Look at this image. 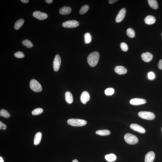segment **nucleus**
<instances>
[{
	"label": "nucleus",
	"instance_id": "nucleus-18",
	"mask_svg": "<svg viewBox=\"0 0 162 162\" xmlns=\"http://www.w3.org/2000/svg\"><path fill=\"white\" fill-rule=\"evenodd\" d=\"M42 136L41 133L40 132H38L35 134L34 140V144L35 145H37L40 143L41 140Z\"/></svg>",
	"mask_w": 162,
	"mask_h": 162
},
{
	"label": "nucleus",
	"instance_id": "nucleus-12",
	"mask_svg": "<svg viewBox=\"0 0 162 162\" xmlns=\"http://www.w3.org/2000/svg\"><path fill=\"white\" fill-rule=\"evenodd\" d=\"M146 103L145 99L140 98L133 99L130 101V103L133 105H139L145 104Z\"/></svg>",
	"mask_w": 162,
	"mask_h": 162
},
{
	"label": "nucleus",
	"instance_id": "nucleus-17",
	"mask_svg": "<svg viewBox=\"0 0 162 162\" xmlns=\"http://www.w3.org/2000/svg\"><path fill=\"white\" fill-rule=\"evenodd\" d=\"M156 21V19L152 15L147 16L144 19L145 23L148 25H152Z\"/></svg>",
	"mask_w": 162,
	"mask_h": 162
},
{
	"label": "nucleus",
	"instance_id": "nucleus-32",
	"mask_svg": "<svg viewBox=\"0 0 162 162\" xmlns=\"http://www.w3.org/2000/svg\"><path fill=\"white\" fill-rule=\"evenodd\" d=\"M121 47L122 50L126 52L128 50V46L126 43L122 42L121 44Z\"/></svg>",
	"mask_w": 162,
	"mask_h": 162
},
{
	"label": "nucleus",
	"instance_id": "nucleus-10",
	"mask_svg": "<svg viewBox=\"0 0 162 162\" xmlns=\"http://www.w3.org/2000/svg\"><path fill=\"white\" fill-rule=\"evenodd\" d=\"M130 128L133 130L141 133L144 134L146 132L144 128L137 124H131L130 125Z\"/></svg>",
	"mask_w": 162,
	"mask_h": 162
},
{
	"label": "nucleus",
	"instance_id": "nucleus-14",
	"mask_svg": "<svg viewBox=\"0 0 162 162\" xmlns=\"http://www.w3.org/2000/svg\"><path fill=\"white\" fill-rule=\"evenodd\" d=\"M155 158V154L153 151L148 152L145 155V162H153Z\"/></svg>",
	"mask_w": 162,
	"mask_h": 162
},
{
	"label": "nucleus",
	"instance_id": "nucleus-40",
	"mask_svg": "<svg viewBox=\"0 0 162 162\" xmlns=\"http://www.w3.org/2000/svg\"><path fill=\"white\" fill-rule=\"evenodd\" d=\"M73 162H78V161L76 159H75L73 160Z\"/></svg>",
	"mask_w": 162,
	"mask_h": 162
},
{
	"label": "nucleus",
	"instance_id": "nucleus-25",
	"mask_svg": "<svg viewBox=\"0 0 162 162\" xmlns=\"http://www.w3.org/2000/svg\"><path fill=\"white\" fill-rule=\"evenodd\" d=\"M0 116L4 117L5 118H9L10 116V114L7 110L5 109H1L0 111Z\"/></svg>",
	"mask_w": 162,
	"mask_h": 162
},
{
	"label": "nucleus",
	"instance_id": "nucleus-1",
	"mask_svg": "<svg viewBox=\"0 0 162 162\" xmlns=\"http://www.w3.org/2000/svg\"><path fill=\"white\" fill-rule=\"evenodd\" d=\"M99 58V53L97 51L93 52L90 54L87 57V62L91 67L95 66L98 62Z\"/></svg>",
	"mask_w": 162,
	"mask_h": 162
},
{
	"label": "nucleus",
	"instance_id": "nucleus-21",
	"mask_svg": "<svg viewBox=\"0 0 162 162\" xmlns=\"http://www.w3.org/2000/svg\"><path fill=\"white\" fill-rule=\"evenodd\" d=\"M25 21L23 19H20L17 20L14 25V28L16 30L20 29L24 25Z\"/></svg>",
	"mask_w": 162,
	"mask_h": 162
},
{
	"label": "nucleus",
	"instance_id": "nucleus-7",
	"mask_svg": "<svg viewBox=\"0 0 162 162\" xmlns=\"http://www.w3.org/2000/svg\"><path fill=\"white\" fill-rule=\"evenodd\" d=\"M61 60L60 55H57L55 56L53 62L54 70L55 72H57L60 68Z\"/></svg>",
	"mask_w": 162,
	"mask_h": 162
},
{
	"label": "nucleus",
	"instance_id": "nucleus-20",
	"mask_svg": "<svg viewBox=\"0 0 162 162\" xmlns=\"http://www.w3.org/2000/svg\"><path fill=\"white\" fill-rule=\"evenodd\" d=\"M105 158L107 161L113 162L116 160L117 157L114 154L111 153L106 155Z\"/></svg>",
	"mask_w": 162,
	"mask_h": 162
},
{
	"label": "nucleus",
	"instance_id": "nucleus-15",
	"mask_svg": "<svg viewBox=\"0 0 162 162\" xmlns=\"http://www.w3.org/2000/svg\"><path fill=\"white\" fill-rule=\"evenodd\" d=\"M115 71L119 75L126 74L127 73V70L125 67L122 66H118L115 67Z\"/></svg>",
	"mask_w": 162,
	"mask_h": 162
},
{
	"label": "nucleus",
	"instance_id": "nucleus-34",
	"mask_svg": "<svg viewBox=\"0 0 162 162\" xmlns=\"http://www.w3.org/2000/svg\"><path fill=\"white\" fill-rule=\"evenodd\" d=\"M7 128V126L4 124L1 121H0V129L5 130Z\"/></svg>",
	"mask_w": 162,
	"mask_h": 162
},
{
	"label": "nucleus",
	"instance_id": "nucleus-22",
	"mask_svg": "<svg viewBox=\"0 0 162 162\" xmlns=\"http://www.w3.org/2000/svg\"><path fill=\"white\" fill-rule=\"evenodd\" d=\"M148 2L150 7L154 9H156L158 7V5L157 1L155 0H148Z\"/></svg>",
	"mask_w": 162,
	"mask_h": 162
},
{
	"label": "nucleus",
	"instance_id": "nucleus-5",
	"mask_svg": "<svg viewBox=\"0 0 162 162\" xmlns=\"http://www.w3.org/2000/svg\"><path fill=\"white\" fill-rule=\"evenodd\" d=\"M138 116L143 119L152 120L155 118V115L152 112L147 111H141L138 113Z\"/></svg>",
	"mask_w": 162,
	"mask_h": 162
},
{
	"label": "nucleus",
	"instance_id": "nucleus-11",
	"mask_svg": "<svg viewBox=\"0 0 162 162\" xmlns=\"http://www.w3.org/2000/svg\"><path fill=\"white\" fill-rule=\"evenodd\" d=\"M90 98V96L89 93L86 91H83L80 97L81 102L84 104H86V102L89 101Z\"/></svg>",
	"mask_w": 162,
	"mask_h": 162
},
{
	"label": "nucleus",
	"instance_id": "nucleus-30",
	"mask_svg": "<svg viewBox=\"0 0 162 162\" xmlns=\"http://www.w3.org/2000/svg\"><path fill=\"white\" fill-rule=\"evenodd\" d=\"M114 92V89L113 88H109L105 89V91L106 95L111 96L112 95Z\"/></svg>",
	"mask_w": 162,
	"mask_h": 162
},
{
	"label": "nucleus",
	"instance_id": "nucleus-41",
	"mask_svg": "<svg viewBox=\"0 0 162 162\" xmlns=\"http://www.w3.org/2000/svg\"><path fill=\"white\" fill-rule=\"evenodd\" d=\"M161 130H162V127L161 128Z\"/></svg>",
	"mask_w": 162,
	"mask_h": 162
},
{
	"label": "nucleus",
	"instance_id": "nucleus-28",
	"mask_svg": "<svg viewBox=\"0 0 162 162\" xmlns=\"http://www.w3.org/2000/svg\"><path fill=\"white\" fill-rule=\"evenodd\" d=\"M22 44L24 45L27 48H31L33 47V45L30 41L28 39L24 40L22 41Z\"/></svg>",
	"mask_w": 162,
	"mask_h": 162
},
{
	"label": "nucleus",
	"instance_id": "nucleus-9",
	"mask_svg": "<svg viewBox=\"0 0 162 162\" xmlns=\"http://www.w3.org/2000/svg\"><path fill=\"white\" fill-rule=\"evenodd\" d=\"M126 13V9L125 8H123L120 10L116 17V21L117 23H120L123 20L125 16Z\"/></svg>",
	"mask_w": 162,
	"mask_h": 162
},
{
	"label": "nucleus",
	"instance_id": "nucleus-24",
	"mask_svg": "<svg viewBox=\"0 0 162 162\" xmlns=\"http://www.w3.org/2000/svg\"><path fill=\"white\" fill-rule=\"evenodd\" d=\"M84 41L86 44H89L90 43L92 40V38L90 34L89 33H87L85 34L84 35Z\"/></svg>",
	"mask_w": 162,
	"mask_h": 162
},
{
	"label": "nucleus",
	"instance_id": "nucleus-36",
	"mask_svg": "<svg viewBox=\"0 0 162 162\" xmlns=\"http://www.w3.org/2000/svg\"><path fill=\"white\" fill-rule=\"evenodd\" d=\"M118 1V0H109L108 1V2L110 4H113Z\"/></svg>",
	"mask_w": 162,
	"mask_h": 162
},
{
	"label": "nucleus",
	"instance_id": "nucleus-39",
	"mask_svg": "<svg viewBox=\"0 0 162 162\" xmlns=\"http://www.w3.org/2000/svg\"><path fill=\"white\" fill-rule=\"evenodd\" d=\"M0 162H4L2 158L1 157H0Z\"/></svg>",
	"mask_w": 162,
	"mask_h": 162
},
{
	"label": "nucleus",
	"instance_id": "nucleus-29",
	"mask_svg": "<svg viewBox=\"0 0 162 162\" xmlns=\"http://www.w3.org/2000/svg\"><path fill=\"white\" fill-rule=\"evenodd\" d=\"M43 110L42 108H38L35 109L32 111V114L34 115H38L43 113Z\"/></svg>",
	"mask_w": 162,
	"mask_h": 162
},
{
	"label": "nucleus",
	"instance_id": "nucleus-2",
	"mask_svg": "<svg viewBox=\"0 0 162 162\" xmlns=\"http://www.w3.org/2000/svg\"><path fill=\"white\" fill-rule=\"evenodd\" d=\"M67 123L71 126H85L87 123L85 120L76 119H71L67 121Z\"/></svg>",
	"mask_w": 162,
	"mask_h": 162
},
{
	"label": "nucleus",
	"instance_id": "nucleus-6",
	"mask_svg": "<svg viewBox=\"0 0 162 162\" xmlns=\"http://www.w3.org/2000/svg\"><path fill=\"white\" fill-rule=\"evenodd\" d=\"M79 23L75 20H68L63 22L62 26L64 28H74L79 26Z\"/></svg>",
	"mask_w": 162,
	"mask_h": 162
},
{
	"label": "nucleus",
	"instance_id": "nucleus-16",
	"mask_svg": "<svg viewBox=\"0 0 162 162\" xmlns=\"http://www.w3.org/2000/svg\"><path fill=\"white\" fill-rule=\"evenodd\" d=\"M72 12V9L70 7L64 6L61 8L59 10V12L62 15H67L71 13Z\"/></svg>",
	"mask_w": 162,
	"mask_h": 162
},
{
	"label": "nucleus",
	"instance_id": "nucleus-13",
	"mask_svg": "<svg viewBox=\"0 0 162 162\" xmlns=\"http://www.w3.org/2000/svg\"><path fill=\"white\" fill-rule=\"evenodd\" d=\"M141 57L144 61L149 62L152 60L153 58V55L150 53L147 52L143 53L142 54Z\"/></svg>",
	"mask_w": 162,
	"mask_h": 162
},
{
	"label": "nucleus",
	"instance_id": "nucleus-23",
	"mask_svg": "<svg viewBox=\"0 0 162 162\" xmlns=\"http://www.w3.org/2000/svg\"><path fill=\"white\" fill-rule=\"evenodd\" d=\"M96 134L101 136L108 135L110 134V131L107 130H99L96 131Z\"/></svg>",
	"mask_w": 162,
	"mask_h": 162
},
{
	"label": "nucleus",
	"instance_id": "nucleus-3",
	"mask_svg": "<svg viewBox=\"0 0 162 162\" xmlns=\"http://www.w3.org/2000/svg\"><path fill=\"white\" fill-rule=\"evenodd\" d=\"M124 140L128 144L132 145L137 144L138 142V139L136 136L129 133L125 134Z\"/></svg>",
	"mask_w": 162,
	"mask_h": 162
},
{
	"label": "nucleus",
	"instance_id": "nucleus-38",
	"mask_svg": "<svg viewBox=\"0 0 162 162\" xmlns=\"http://www.w3.org/2000/svg\"><path fill=\"white\" fill-rule=\"evenodd\" d=\"M21 1L24 4H27L28 3L29 1L28 0H21Z\"/></svg>",
	"mask_w": 162,
	"mask_h": 162
},
{
	"label": "nucleus",
	"instance_id": "nucleus-4",
	"mask_svg": "<svg viewBox=\"0 0 162 162\" xmlns=\"http://www.w3.org/2000/svg\"><path fill=\"white\" fill-rule=\"evenodd\" d=\"M30 85L32 90L35 92H39L42 90L41 85L36 80H31L30 82Z\"/></svg>",
	"mask_w": 162,
	"mask_h": 162
},
{
	"label": "nucleus",
	"instance_id": "nucleus-42",
	"mask_svg": "<svg viewBox=\"0 0 162 162\" xmlns=\"http://www.w3.org/2000/svg\"><path fill=\"white\" fill-rule=\"evenodd\" d=\"M161 36H162V33L161 34Z\"/></svg>",
	"mask_w": 162,
	"mask_h": 162
},
{
	"label": "nucleus",
	"instance_id": "nucleus-31",
	"mask_svg": "<svg viewBox=\"0 0 162 162\" xmlns=\"http://www.w3.org/2000/svg\"><path fill=\"white\" fill-rule=\"evenodd\" d=\"M14 56L17 58H23L25 57V55L23 52L20 51H18L14 54Z\"/></svg>",
	"mask_w": 162,
	"mask_h": 162
},
{
	"label": "nucleus",
	"instance_id": "nucleus-27",
	"mask_svg": "<svg viewBox=\"0 0 162 162\" xmlns=\"http://www.w3.org/2000/svg\"><path fill=\"white\" fill-rule=\"evenodd\" d=\"M89 8V6L87 5H85L82 6L79 11L80 14H83L86 13Z\"/></svg>",
	"mask_w": 162,
	"mask_h": 162
},
{
	"label": "nucleus",
	"instance_id": "nucleus-19",
	"mask_svg": "<svg viewBox=\"0 0 162 162\" xmlns=\"http://www.w3.org/2000/svg\"><path fill=\"white\" fill-rule=\"evenodd\" d=\"M65 97L66 101L68 103L70 104L73 102V97L71 92L67 91L65 93Z\"/></svg>",
	"mask_w": 162,
	"mask_h": 162
},
{
	"label": "nucleus",
	"instance_id": "nucleus-33",
	"mask_svg": "<svg viewBox=\"0 0 162 162\" xmlns=\"http://www.w3.org/2000/svg\"><path fill=\"white\" fill-rule=\"evenodd\" d=\"M148 78L149 79L153 80L155 78V75L153 72H150L148 73Z\"/></svg>",
	"mask_w": 162,
	"mask_h": 162
},
{
	"label": "nucleus",
	"instance_id": "nucleus-37",
	"mask_svg": "<svg viewBox=\"0 0 162 162\" xmlns=\"http://www.w3.org/2000/svg\"><path fill=\"white\" fill-rule=\"evenodd\" d=\"M45 1L47 3H48V4H50L53 2V0H46Z\"/></svg>",
	"mask_w": 162,
	"mask_h": 162
},
{
	"label": "nucleus",
	"instance_id": "nucleus-35",
	"mask_svg": "<svg viewBox=\"0 0 162 162\" xmlns=\"http://www.w3.org/2000/svg\"><path fill=\"white\" fill-rule=\"evenodd\" d=\"M158 68L159 69L162 70V59L159 61L158 65Z\"/></svg>",
	"mask_w": 162,
	"mask_h": 162
},
{
	"label": "nucleus",
	"instance_id": "nucleus-26",
	"mask_svg": "<svg viewBox=\"0 0 162 162\" xmlns=\"http://www.w3.org/2000/svg\"><path fill=\"white\" fill-rule=\"evenodd\" d=\"M126 33L127 36L130 38H133L135 35L134 30L131 28L128 29L126 31Z\"/></svg>",
	"mask_w": 162,
	"mask_h": 162
},
{
	"label": "nucleus",
	"instance_id": "nucleus-8",
	"mask_svg": "<svg viewBox=\"0 0 162 162\" xmlns=\"http://www.w3.org/2000/svg\"><path fill=\"white\" fill-rule=\"evenodd\" d=\"M33 15L34 17L40 20H45L48 17L47 14H46L38 11L34 12Z\"/></svg>",
	"mask_w": 162,
	"mask_h": 162
}]
</instances>
